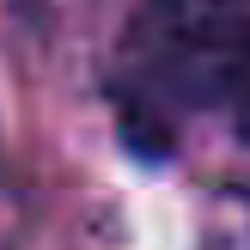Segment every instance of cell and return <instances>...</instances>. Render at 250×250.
Here are the masks:
<instances>
[{"label": "cell", "mask_w": 250, "mask_h": 250, "mask_svg": "<svg viewBox=\"0 0 250 250\" xmlns=\"http://www.w3.org/2000/svg\"><path fill=\"white\" fill-rule=\"evenodd\" d=\"M122 141L171 153L177 122H220L250 146V0H141L116 43Z\"/></svg>", "instance_id": "6da1fadb"}]
</instances>
